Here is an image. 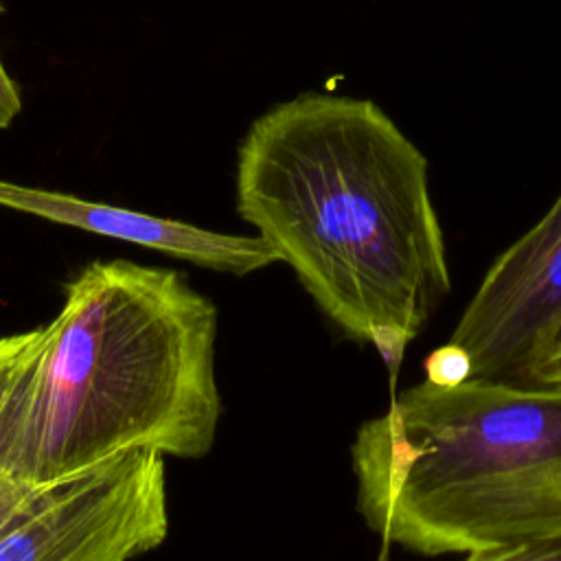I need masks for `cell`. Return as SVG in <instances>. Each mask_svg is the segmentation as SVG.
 <instances>
[{"instance_id": "4", "label": "cell", "mask_w": 561, "mask_h": 561, "mask_svg": "<svg viewBox=\"0 0 561 561\" xmlns=\"http://www.w3.org/2000/svg\"><path fill=\"white\" fill-rule=\"evenodd\" d=\"M447 342L467 353L469 381L561 390V193L495 259Z\"/></svg>"}, {"instance_id": "8", "label": "cell", "mask_w": 561, "mask_h": 561, "mask_svg": "<svg viewBox=\"0 0 561 561\" xmlns=\"http://www.w3.org/2000/svg\"><path fill=\"white\" fill-rule=\"evenodd\" d=\"M465 561H561V535L471 552Z\"/></svg>"}, {"instance_id": "2", "label": "cell", "mask_w": 561, "mask_h": 561, "mask_svg": "<svg viewBox=\"0 0 561 561\" xmlns=\"http://www.w3.org/2000/svg\"><path fill=\"white\" fill-rule=\"evenodd\" d=\"M217 307L175 270L94 261L68 285L0 403V465L33 489L127 451L215 443Z\"/></svg>"}, {"instance_id": "6", "label": "cell", "mask_w": 561, "mask_h": 561, "mask_svg": "<svg viewBox=\"0 0 561 561\" xmlns=\"http://www.w3.org/2000/svg\"><path fill=\"white\" fill-rule=\"evenodd\" d=\"M0 206L92 234L136 243L234 276H245L278 261L274 248L259 234H224L171 217H156L7 180H0Z\"/></svg>"}, {"instance_id": "9", "label": "cell", "mask_w": 561, "mask_h": 561, "mask_svg": "<svg viewBox=\"0 0 561 561\" xmlns=\"http://www.w3.org/2000/svg\"><path fill=\"white\" fill-rule=\"evenodd\" d=\"M469 370L471 366L467 353L451 342L432 351L425 359V379L438 386H456L469 381Z\"/></svg>"}, {"instance_id": "10", "label": "cell", "mask_w": 561, "mask_h": 561, "mask_svg": "<svg viewBox=\"0 0 561 561\" xmlns=\"http://www.w3.org/2000/svg\"><path fill=\"white\" fill-rule=\"evenodd\" d=\"M2 13H4V7L0 2V15ZM20 110H22V99H20L18 85L0 61V129H7L15 121Z\"/></svg>"}, {"instance_id": "1", "label": "cell", "mask_w": 561, "mask_h": 561, "mask_svg": "<svg viewBox=\"0 0 561 561\" xmlns=\"http://www.w3.org/2000/svg\"><path fill=\"white\" fill-rule=\"evenodd\" d=\"M237 210L394 383L449 291L421 149L370 99L302 92L250 123Z\"/></svg>"}, {"instance_id": "5", "label": "cell", "mask_w": 561, "mask_h": 561, "mask_svg": "<svg viewBox=\"0 0 561 561\" xmlns=\"http://www.w3.org/2000/svg\"><path fill=\"white\" fill-rule=\"evenodd\" d=\"M167 533L164 456L127 451L57 484L0 535V561H131Z\"/></svg>"}, {"instance_id": "3", "label": "cell", "mask_w": 561, "mask_h": 561, "mask_svg": "<svg viewBox=\"0 0 561 561\" xmlns=\"http://www.w3.org/2000/svg\"><path fill=\"white\" fill-rule=\"evenodd\" d=\"M383 546L480 552L561 535V390L421 381L351 447Z\"/></svg>"}, {"instance_id": "7", "label": "cell", "mask_w": 561, "mask_h": 561, "mask_svg": "<svg viewBox=\"0 0 561 561\" xmlns=\"http://www.w3.org/2000/svg\"><path fill=\"white\" fill-rule=\"evenodd\" d=\"M35 335H37V327L31 331L0 337V403L18 368L28 355L35 342ZM55 486H46V489L26 486L0 465V535H4L24 517H28L53 493Z\"/></svg>"}]
</instances>
